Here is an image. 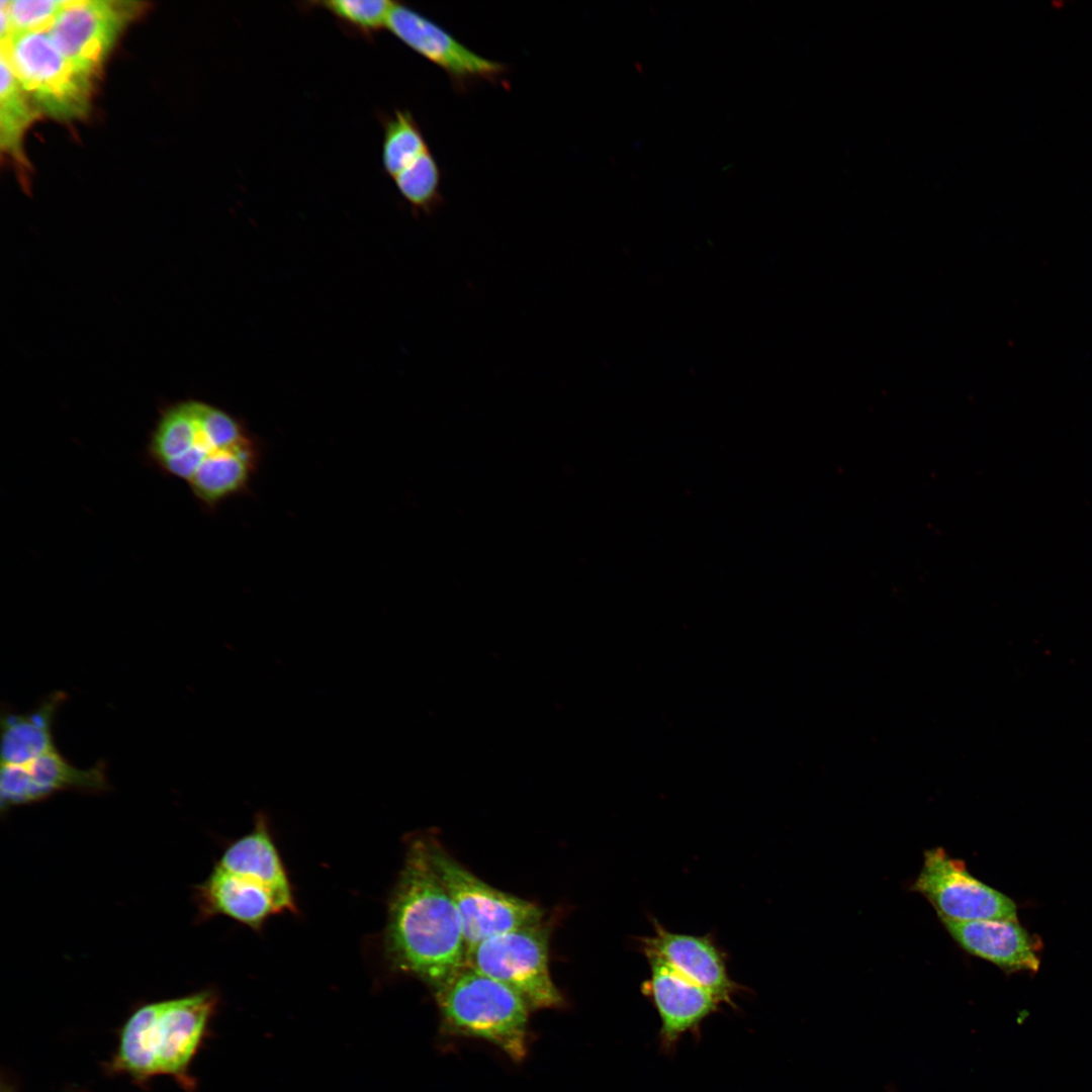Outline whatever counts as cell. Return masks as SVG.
I'll return each mask as SVG.
<instances>
[{
	"label": "cell",
	"instance_id": "cell-18",
	"mask_svg": "<svg viewBox=\"0 0 1092 1092\" xmlns=\"http://www.w3.org/2000/svg\"><path fill=\"white\" fill-rule=\"evenodd\" d=\"M161 1008L162 1001L143 1005L126 1020L112 1062L114 1070L138 1081L158 1075L156 1029Z\"/></svg>",
	"mask_w": 1092,
	"mask_h": 1092
},
{
	"label": "cell",
	"instance_id": "cell-10",
	"mask_svg": "<svg viewBox=\"0 0 1092 1092\" xmlns=\"http://www.w3.org/2000/svg\"><path fill=\"white\" fill-rule=\"evenodd\" d=\"M651 935L639 937L643 954H653L714 994L721 1003L734 1006L733 996L742 987L729 975L726 953L711 935L673 932L652 919Z\"/></svg>",
	"mask_w": 1092,
	"mask_h": 1092
},
{
	"label": "cell",
	"instance_id": "cell-22",
	"mask_svg": "<svg viewBox=\"0 0 1092 1092\" xmlns=\"http://www.w3.org/2000/svg\"><path fill=\"white\" fill-rule=\"evenodd\" d=\"M312 4L329 11L340 23L356 32L371 35L386 27L394 2L386 0H329L312 2Z\"/></svg>",
	"mask_w": 1092,
	"mask_h": 1092
},
{
	"label": "cell",
	"instance_id": "cell-16",
	"mask_svg": "<svg viewBox=\"0 0 1092 1092\" xmlns=\"http://www.w3.org/2000/svg\"><path fill=\"white\" fill-rule=\"evenodd\" d=\"M215 867L255 880L273 891L289 911L295 910L293 891L266 817L256 818L253 830L225 848Z\"/></svg>",
	"mask_w": 1092,
	"mask_h": 1092
},
{
	"label": "cell",
	"instance_id": "cell-11",
	"mask_svg": "<svg viewBox=\"0 0 1092 1092\" xmlns=\"http://www.w3.org/2000/svg\"><path fill=\"white\" fill-rule=\"evenodd\" d=\"M108 788L102 762L90 768H78L63 758L57 749L27 763L1 765L2 810L34 803L61 791L100 793Z\"/></svg>",
	"mask_w": 1092,
	"mask_h": 1092
},
{
	"label": "cell",
	"instance_id": "cell-21",
	"mask_svg": "<svg viewBox=\"0 0 1092 1092\" xmlns=\"http://www.w3.org/2000/svg\"><path fill=\"white\" fill-rule=\"evenodd\" d=\"M441 179V170L430 150L393 178L399 194L419 214H430L442 203Z\"/></svg>",
	"mask_w": 1092,
	"mask_h": 1092
},
{
	"label": "cell",
	"instance_id": "cell-1",
	"mask_svg": "<svg viewBox=\"0 0 1092 1092\" xmlns=\"http://www.w3.org/2000/svg\"><path fill=\"white\" fill-rule=\"evenodd\" d=\"M147 453L163 473L183 481L204 509L214 510L249 487L262 451L242 421L191 399L161 413Z\"/></svg>",
	"mask_w": 1092,
	"mask_h": 1092
},
{
	"label": "cell",
	"instance_id": "cell-6",
	"mask_svg": "<svg viewBox=\"0 0 1092 1092\" xmlns=\"http://www.w3.org/2000/svg\"><path fill=\"white\" fill-rule=\"evenodd\" d=\"M431 863L460 916L467 950L502 932L542 922L543 910L480 880L434 838L424 837Z\"/></svg>",
	"mask_w": 1092,
	"mask_h": 1092
},
{
	"label": "cell",
	"instance_id": "cell-13",
	"mask_svg": "<svg viewBox=\"0 0 1092 1092\" xmlns=\"http://www.w3.org/2000/svg\"><path fill=\"white\" fill-rule=\"evenodd\" d=\"M215 997L209 991L162 1001L156 1029L158 1075L190 1086L188 1067L201 1042Z\"/></svg>",
	"mask_w": 1092,
	"mask_h": 1092
},
{
	"label": "cell",
	"instance_id": "cell-20",
	"mask_svg": "<svg viewBox=\"0 0 1092 1092\" xmlns=\"http://www.w3.org/2000/svg\"><path fill=\"white\" fill-rule=\"evenodd\" d=\"M382 121V167L393 179L430 148L421 126L408 110L396 109Z\"/></svg>",
	"mask_w": 1092,
	"mask_h": 1092
},
{
	"label": "cell",
	"instance_id": "cell-4",
	"mask_svg": "<svg viewBox=\"0 0 1092 1092\" xmlns=\"http://www.w3.org/2000/svg\"><path fill=\"white\" fill-rule=\"evenodd\" d=\"M1 53L36 108L60 120L87 113L93 78L58 50L48 31L15 33L1 43Z\"/></svg>",
	"mask_w": 1092,
	"mask_h": 1092
},
{
	"label": "cell",
	"instance_id": "cell-17",
	"mask_svg": "<svg viewBox=\"0 0 1092 1092\" xmlns=\"http://www.w3.org/2000/svg\"><path fill=\"white\" fill-rule=\"evenodd\" d=\"M65 694L55 692L36 709L24 714H7L1 722L2 764L27 763L55 750L52 724Z\"/></svg>",
	"mask_w": 1092,
	"mask_h": 1092
},
{
	"label": "cell",
	"instance_id": "cell-2",
	"mask_svg": "<svg viewBox=\"0 0 1092 1092\" xmlns=\"http://www.w3.org/2000/svg\"><path fill=\"white\" fill-rule=\"evenodd\" d=\"M384 948L394 968L434 990L466 964L460 916L431 863L424 837L407 847L389 902Z\"/></svg>",
	"mask_w": 1092,
	"mask_h": 1092
},
{
	"label": "cell",
	"instance_id": "cell-19",
	"mask_svg": "<svg viewBox=\"0 0 1092 1092\" xmlns=\"http://www.w3.org/2000/svg\"><path fill=\"white\" fill-rule=\"evenodd\" d=\"M0 69V146L16 160H22V139L37 111L3 53Z\"/></svg>",
	"mask_w": 1092,
	"mask_h": 1092
},
{
	"label": "cell",
	"instance_id": "cell-8",
	"mask_svg": "<svg viewBox=\"0 0 1092 1092\" xmlns=\"http://www.w3.org/2000/svg\"><path fill=\"white\" fill-rule=\"evenodd\" d=\"M142 5L136 1L68 0L48 33L70 62L94 78Z\"/></svg>",
	"mask_w": 1092,
	"mask_h": 1092
},
{
	"label": "cell",
	"instance_id": "cell-14",
	"mask_svg": "<svg viewBox=\"0 0 1092 1092\" xmlns=\"http://www.w3.org/2000/svg\"><path fill=\"white\" fill-rule=\"evenodd\" d=\"M939 920L961 948L1005 973H1035L1039 968L1040 945L1018 920Z\"/></svg>",
	"mask_w": 1092,
	"mask_h": 1092
},
{
	"label": "cell",
	"instance_id": "cell-5",
	"mask_svg": "<svg viewBox=\"0 0 1092 1092\" xmlns=\"http://www.w3.org/2000/svg\"><path fill=\"white\" fill-rule=\"evenodd\" d=\"M549 940L543 922L502 932L469 948L466 965L514 990L531 1010L558 1008L564 1000L551 977Z\"/></svg>",
	"mask_w": 1092,
	"mask_h": 1092
},
{
	"label": "cell",
	"instance_id": "cell-24",
	"mask_svg": "<svg viewBox=\"0 0 1092 1092\" xmlns=\"http://www.w3.org/2000/svg\"><path fill=\"white\" fill-rule=\"evenodd\" d=\"M2 1092H11V1091H9L8 1089L7 1090L2 1089Z\"/></svg>",
	"mask_w": 1092,
	"mask_h": 1092
},
{
	"label": "cell",
	"instance_id": "cell-15",
	"mask_svg": "<svg viewBox=\"0 0 1092 1092\" xmlns=\"http://www.w3.org/2000/svg\"><path fill=\"white\" fill-rule=\"evenodd\" d=\"M195 898L202 917L224 915L254 929L271 916L289 911L263 884L217 867L196 887Z\"/></svg>",
	"mask_w": 1092,
	"mask_h": 1092
},
{
	"label": "cell",
	"instance_id": "cell-7",
	"mask_svg": "<svg viewBox=\"0 0 1092 1092\" xmlns=\"http://www.w3.org/2000/svg\"><path fill=\"white\" fill-rule=\"evenodd\" d=\"M911 890L931 904L938 918L1018 920L1016 905L1009 897L976 879L963 860L940 846L924 851Z\"/></svg>",
	"mask_w": 1092,
	"mask_h": 1092
},
{
	"label": "cell",
	"instance_id": "cell-3",
	"mask_svg": "<svg viewBox=\"0 0 1092 1092\" xmlns=\"http://www.w3.org/2000/svg\"><path fill=\"white\" fill-rule=\"evenodd\" d=\"M435 991L446 1031L483 1039L525 1058L531 1008L514 990L466 965Z\"/></svg>",
	"mask_w": 1092,
	"mask_h": 1092
},
{
	"label": "cell",
	"instance_id": "cell-23",
	"mask_svg": "<svg viewBox=\"0 0 1092 1092\" xmlns=\"http://www.w3.org/2000/svg\"><path fill=\"white\" fill-rule=\"evenodd\" d=\"M68 0H2L8 13L12 35L15 33L48 31Z\"/></svg>",
	"mask_w": 1092,
	"mask_h": 1092
},
{
	"label": "cell",
	"instance_id": "cell-12",
	"mask_svg": "<svg viewBox=\"0 0 1092 1092\" xmlns=\"http://www.w3.org/2000/svg\"><path fill=\"white\" fill-rule=\"evenodd\" d=\"M649 977L642 992L654 1005L660 1018L659 1035L670 1048L685 1033L698 1028L718 1010L721 1002L709 990L688 979L653 954H644Z\"/></svg>",
	"mask_w": 1092,
	"mask_h": 1092
},
{
	"label": "cell",
	"instance_id": "cell-9",
	"mask_svg": "<svg viewBox=\"0 0 1092 1092\" xmlns=\"http://www.w3.org/2000/svg\"><path fill=\"white\" fill-rule=\"evenodd\" d=\"M386 28L443 70L461 91L478 81L498 82L508 70L504 64L471 51L439 24L401 3L394 2Z\"/></svg>",
	"mask_w": 1092,
	"mask_h": 1092
}]
</instances>
